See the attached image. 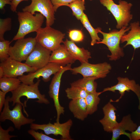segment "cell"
Here are the masks:
<instances>
[{
  "mask_svg": "<svg viewBox=\"0 0 140 140\" xmlns=\"http://www.w3.org/2000/svg\"><path fill=\"white\" fill-rule=\"evenodd\" d=\"M68 108L74 117L79 120H84L88 115L85 98L71 100L69 103Z\"/></svg>",
  "mask_w": 140,
  "mask_h": 140,
  "instance_id": "21",
  "label": "cell"
},
{
  "mask_svg": "<svg viewBox=\"0 0 140 140\" xmlns=\"http://www.w3.org/2000/svg\"><path fill=\"white\" fill-rule=\"evenodd\" d=\"M16 40L13 46L10 47L9 57L20 62L25 61L37 43L35 38H24Z\"/></svg>",
  "mask_w": 140,
  "mask_h": 140,
  "instance_id": "8",
  "label": "cell"
},
{
  "mask_svg": "<svg viewBox=\"0 0 140 140\" xmlns=\"http://www.w3.org/2000/svg\"><path fill=\"white\" fill-rule=\"evenodd\" d=\"M111 68L110 64L106 62L96 64L87 62L81 64L80 66L72 68L71 71L74 74H80L83 77L93 76L98 79L106 77Z\"/></svg>",
  "mask_w": 140,
  "mask_h": 140,
  "instance_id": "9",
  "label": "cell"
},
{
  "mask_svg": "<svg viewBox=\"0 0 140 140\" xmlns=\"http://www.w3.org/2000/svg\"><path fill=\"white\" fill-rule=\"evenodd\" d=\"M14 129L12 126L9 127L6 130L4 129L2 127L0 126V140H10L11 138L16 137L15 135H11L9 132L10 131H13L14 130Z\"/></svg>",
  "mask_w": 140,
  "mask_h": 140,
  "instance_id": "32",
  "label": "cell"
},
{
  "mask_svg": "<svg viewBox=\"0 0 140 140\" xmlns=\"http://www.w3.org/2000/svg\"><path fill=\"white\" fill-rule=\"evenodd\" d=\"M52 52L37 43L34 49L25 60V63L38 69L47 65Z\"/></svg>",
  "mask_w": 140,
  "mask_h": 140,
  "instance_id": "15",
  "label": "cell"
},
{
  "mask_svg": "<svg viewBox=\"0 0 140 140\" xmlns=\"http://www.w3.org/2000/svg\"><path fill=\"white\" fill-rule=\"evenodd\" d=\"M12 19L9 17L0 19V40H4V34L6 31L11 30L12 27Z\"/></svg>",
  "mask_w": 140,
  "mask_h": 140,
  "instance_id": "28",
  "label": "cell"
},
{
  "mask_svg": "<svg viewBox=\"0 0 140 140\" xmlns=\"http://www.w3.org/2000/svg\"><path fill=\"white\" fill-rule=\"evenodd\" d=\"M4 72L2 67L0 66V78L4 76Z\"/></svg>",
  "mask_w": 140,
  "mask_h": 140,
  "instance_id": "38",
  "label": "cell"
},
{
  "mask_svg": "<svg viewBox=\"0 0 140 140\" xmlns=\"http://www.w3.org/2000/svg\"><path fill=\"white\" fill-rule=\"evenodd\" d=\"M98 79L95 77H83L71 83V86L80 87L88 93L96 92L97 84L95 80Z\"/></svg>",
  "mask_w": 140,
  "mask_h": 140,
  "instance_id": "22",
  "label": "cell"
},
{
  "mask_svg": "<svg viewBox=\"0 0 140 140\" xmlns=\"http://www.w3.org/2000/svg\"><path fill=\"white\" fill-rule=\"evenodd\" d=\"M69 37L71 40L75 42L82 41L84 38V34L80 30H70L68 32Z\"/></svg>",
  "mask_w": 140,
  "mask_h": 140,
  "instance_id": "30",
  "label": "cell"
},
{
  "mask_svg": "<svg viewBox=\"0 0 140 140\" xmlns=\"http://www.w3.org/2000/svg\"><path fill=\"white\" fill-rule=\"evenodd\" d=\"M67 98L74 100L80 98H85L88 93L82 88L76 86H71L65 90Z\"/></svg>",
  "mask_w": 140,
  "mask_h": 140,
  "instance_id": "26",
  "label": "cell"
},
{
  "mask_svg": "<svg viewBox=\"0 0 140 140\" xmlns=\"http://www.w3.org/2000/svg\"><path fill=\"white\" fill-rule=\"evenodd\" d=\"M72 64H69L62 67L60 70L54 75L49 87L48 94L50 97L52 99L54 102V106L57 113V122L59 123L60 116L64 114V108L60 104L59 95L61 78L63 74L66 71L71 70Z\"/></svg>",
  "mask_w": 140,
  "mask_h": 140,
  "instance_id": "10",
  "label": "cell"
},
{
  "mask_svg": "<svg viewBox=\"0 0 140 140\" xmlns=\"http://www.w3.org/2000/svg\"><path fill=\"white\" fill-rule=\"evenodd\" d=\"M131 140H140V125L136 129L131 133Z\"/></svg>",
  "mask_w": 140,
  "mask_h": 140,
  "instance_id": "34",
  "label": "cell"
},
{
  "mask_svg": "<svg viewBox=\"0 0 140 140\" xmlns=\"http://www.w3.org/2000/svg\"><path fill=\"white\" fill-rule=\"evenodd\" d=\"M28 133L36 140H57L43 133L39 132L35 130L31 129L28 131Z\"/></svg>",
  "mask_w": 140,
  "mask_h": 140,
  "instance_id": "31",
  "label": "cell"
},
{
  "mask_svg": "<svg viewBox=\"0 0 140 140\" xmlns=\"http://www.w3.org/2000/svg\"><path fill=\"white\" fill-rule=\"evenodd\" d=\"M73 124L72 120L69 119L62 123L57 122L54 124L50 122L47 124H41L32 123L30 124V128L35 130H42L47 135H60L62 140H72V139L70 135V130Z\"/></svg>",
  "mask_w": 140,
  "mask_h": 140,
  "instance_id": "7",
  "label": "cell"
},
{
  "mask_svg": "<svg viewBox=\"0 0 140 140\" xmlns=\"http://www.w3.org/2000/svg\"><path fill=\"white\" fill-rule=\"evenodd\" d=\"M138 127L137 124L131 120L130 114L123 117L121 121L113 129L111 140H116L122 135L127 136L131 140V133L126 132L129 131L131 132L135 131Z\"/></svg>",
  "mask_w": 140,
  "mask_h": 140,
  "instance_id": "17",
  "label": "cell"
},
{
  "mask_svg": "<svg viewBox=\"0 0 140 140\" xmlns=\"http://www.w3.org/2000/svg\"><path fill=\"white\" fill-rule=\"evenodd\" d=\"M130 30L127 34H125L122 37L121 43L127 42L124 46L132 45L134 50L140 47V25L138 22L131 23L129 26Z\"/></svg>",
  "mask_w": 140,
  "mask_h": 140,
  "instance_id": "19",
  "label": "cell"
},
{
  "mask_svg": "<svg viewBox=\"0 0 140 140\" xmlns=\"http://www.w3.org/2000/svg\"><path fill=\"white\" fill-rule=\"evenodd\" d=\"M6 93L0 90V112L2 111V108L4 105L5 101V95Z\"/></svg>",
  "mask_w": 140,
  "mask_h": 140,
  "instance_id": "36",
  "label": "cell"
},
{
  "mask_svg": "<svg viewBox=\"0 0 140 140\" xmlns=\"http://www.w3.org/2000/svg\"><path fill=\"white\" fill-rule=\"evenodd\" d=\"M103 117L99 121L104 131L112 132L113 129L118 124L115 111L117 109L110 101L102 108Z\"/></svg>",
  "mask_w": 140,
  "mask_h": 140,
  "instance_id": "16",
  "label": "cell"
},
{
  "mask_svg": "<svg viewBox=\"0 0 140 140\" xmlns=\"http://www.w3.org/2000/svg\"><path fill=\"white\" fill-rule=\"evenodd\" d=\"M31 4L22 9L23 11H27L33 15L39 12L46 18V25L51 26L55 18V11L51 0H31Z\"/></svg>",
  "mask_w": 140,
  "mask_h": 140,
  "instance_id": "11",
  "label": "cell"
},
{
  "mask_svg": "<svg viewBox=\"0 0 140 140\" xmlns=\"http://www.w3.org/2000/svg\"><path fill=\"white\" fill-rule=\"evenodd\" d=\"M65 34L51 26L41 27L37 32V43L46 48L53 51L63 43Z\"/></svg>",
  "mask_w": 140,
  "mask_h": 140,
  "instance_id": "5",
  "label": "cell"
},
{
  "mask_svg": "<svg viewBox=\"0 0 140 140\" xmlns=\"http://www.w3.org/2000/svg\"><path fill=\"white\" fill-rule=\"evenodd\" d=\"M12 0H0V9L2 10L6 4L11 5Z\"/></svg>",
  "mask_w": 140,
  "mask_h": 140,
  "instance_id": "37",
  "label": "cell"
},
{
  "mask_svg": "<svg viewBox=\"0 0 140 140\" xmlns=\"http://www.w3.org/2000/svg\"><path fill=\"white\" fill-rule=\"evenodd\" d=\"M90 1H92L93 0H90Z\"/></svg>",
  "mask_w": 140,
  "mask_h": 140,
  "instance_id": "39",
  "label": "cell"
},
{
  "mask_svg": "<svg viewBox=\"0 0 140 140\" xmlns=\"http://www.w3.org/2000/svg\"><path fill=\"white\" fill-rule=\"evenodd\" d=\"M80 20L90 35L91 38V45L94 46L96 44L97 41H100L102 39L99 38L98 35V33H99L98 31L99 27L96 29L94 28L90 23L87 15L84 13Z\"/></svg>",
  "mask_w": 140,
  "mask_h": 140,
  "instance_id": "25",
  "label": "cell"
},
{
  "mask_svg": "<svg viewBox=\"0 0 140 140\" xmlns=\"http://www.w3.org/2000/svg\"><path fill=\"white\" fill-rule=\"evenodd\" d=\"M85 0H75L68 5L72 11V14L78 20H80L85 10Z\"/></svg>",
  "mask_w": 140,
  "mask_h": 140,
  "instance_id": "27",
  "label": "cell"
},
{
  "mask_svg": "<svg viewBox=\"0 0 140 140\" xmlns=\"http://www.w3.org/2000/svg\"><path fill=\"white\" fill-rule=\"evenodd\" d=\"M17 15L19 27L12 41L24 38L30 33L36 32L41 27L45 17L40 13H36L34 15L29 12L19 11Z\"/></svg>",
  "mask_w": 140,
  "mask_h": 140,
  "instance_id": "3",
  "label": "cell"
},
{
  "mask_svg": "<svg viewBox=\"0 0 140 140\" xmlns=\"http://www.w3.org/2000/svg\"><path fill=\"white\" fill-rule=\"evenodd\" d=\"M99 1L114 17L117 22V29H120L123 26L128 25L133 18L130 11L132 5L131 3L121 0L119 1L118 4H115L113 0Z\"/></svg>",
  "mask_w": 140,
  "mask_h": 140,
  "instance_id": "4",
  "label": "cell"
},
{
  "mask_svg": "<svg viewBox=\"0 0 140 140\" xmlns=\"http://www.w3.org/2000/svg\"><path fill=\"white\" fill-rule=\"evenodd\" d=\"M64 66L58 64L49 62L45 66L38 69L35 71L19 76L18 78L22 83L29 85L34 84V79L35 78L38 79L40 77H42V79L44 82H47L50 80L52 75L55 74Z\"/></svg>",
  "mask_w": 140,
  "mask_h": 140,
  "instance_id": "12",
  "label": "cell"
},
{
  "mask_svg": "<svg viewBox=\"0 0 140 140\" xmlns=\"http://www.w3.org/2000/svg\"><path fill=\"white\" fill-rule=\"evenodd\" d=\"M63 43L72 57L75 60H79L81 64L88 62L89 59L91 58L89 51L83 48L78 47L74 41L66 39Z\"/></svg>",
  "mask_w": 140,
  "mask_h": 140,
  "instance_id": "18",
  "label": "cell"
},
{
  "mask_svg": "<svg viewBox=\"0 0 140 140\" xmlns=\"http://www.w3.org/2000/svg\"><path fill=\"white\" fill-rule=\"evenodd\" d=\"M130 29V26H124L119 30L114 29L108 33H105L99 27L98 32L102 34L103 39L101 41H97L96 44H103L107 47L111 53L110 55H107L109 60L116 61L124 56L123 49L120 46V42L122 36Z\"/></svg>",
  "mask_w": 140,
  "mask_h": 140,
  "instance_id": "2",
  "label": "cell"
},
{
  "mask_svg": "<svg viewBox=\"0 0 140 140\" xmlns=\"http://www.w3.org/2000/svg\"><path fill=\"white\" fill-rule=\"evenodd\" d=\"M75 0H51L55 12L59 8L63 6H68L69 4Z\"/></svg>",
  "mask_w": 140,
  "mask_h": 140,
  "instance_id": "33",
  "label": "cell"
},
{
  "mask_svg": "<svg viewBox=\"0 0 140 140\" xmlns=\"http://www.w3.org/2000/svg\"><path fill=\"white\" fill-rule=\"evenodd\" d=\"M40 81L38 79L35 83L30 85L22 83L16 89L11 92L12 96L9 97V102H12V106L17 103L22 104L23 111L27 117L29 115L25 107H26V102L29 99H37L38 100L36 102L39 103L48 104L50 103L45 95L41 94L39 90V86Z\"/></svg>",
  "mask_w": 140,
  "mask_h": 140,
  "instance_id": "1",
  "label": "cell"
},
{
  "mask_svg": "<svg viewBox=\"0 0 140 140\" xmlns=\"http://www.w3.org/2000/svg\"><path fill=\"white\" fill-rule=\"evenodd\" d=\"M117 83L110 87L104 88L102 91V93L109 91L115 92L116 91H119L120 95V97L115 101L110 100V102H118L124 96L125 92H133L137 96L139 101L138 109L140 110V86L136 84L134 80H130L127 78L120 77L117 78Z\"/></svg>",
  "mask_w": 140,
  "mask_h": 140,
  "instance_id": "13",
  "label": "cell"
},
{
  "mask_svg": "<svg viewBox=\"0 0 140 140\" xmlns=\"http://www.w3.org/2000/svg\"><path fill=\"white\" fill-rule=\"evenodd\" d=\"M76 60L72 57L64 45H60L52 51L49 62H53L65 66L72 64Z\"/></svg>",
  "mask_w": 140,
  "mask_h": 140,
  "instance_id": "20",
  "label": "cell"
},
{
  "mask_svg": "<svg viewBox=\"0 0 140 140\" xmlns=\"http://www.w3.org/2000/svg\"><path fill=\"white\" fill-rule=\"evenodd\" d=\"M29 0H12L10 5V9L13 12H16L18 4L22 2Z\"/></svg>",
  "mask_w": 140,
  "mask_h": 140,
  "instance_id": "35",
  "label": "cell"
},
{
  "mask_svg": "<svg viewBox=\"0 0 140 140\" xmlns=\"http://www.w3.org/2000/svg\"><path fill=\"white\" fill-rule=\"evenodd\" d=\"M18 78L3 76L0 78V89L6 93L16 89L21 84Z\"/></svg>",
  "mask_w": 140,
  "mask_h": 140,
  "instance_id": "23",
  "label": "cell"
},
{
  "mask_svg": "<svg viewBox=\"0 0 140 140\" xmlns=\"http://www.w3.org/2000/svg\"><path fill=\"white\" fill-rule=\"evenodd\" d=\"M7 96L5 100L3 111L1 112L0 121L4 122L9 120L13 124L15 128L20 130L22 125L31 124L35 121V120L25 117L22 111V106L21 104L17 103L12 110H10L9 104V98Z\"/></svg>",
  "mask_w": 140,
  "mask_h": 140,
  "instance_id": "6",
  "label": "cell"
},
{
  "mask_svg": "<svg viewBox=\"0 0 140 140\" xmlns=\"http://www.w3.org/2000/svg\"><path fill=\"white\" fill-rule=\"evenodd\" d=\"M11 42L4 40L0 41V59L1 62L3 61L9 57V52Z\"/></svg>",
  "mask_w": 140,
  "mask_h": 140,
  "instance_id": "29",
  "label": "cell"
},
{
  "mask_svg": "<svg viewBox=\"0 0 140 140\" xmlns=\"http://www.w3.org/2000/svg\"><path fill=\"white\" fill-rule=\"evenodd\" d=\"M102 92L88 93L85 98L88 114L91 115L97 110L98 106L100 101L99 95Z\"/></svg>",
  "mask_w": 140,
  "mask_h": 140,
  "instance_id": "24",
  "label": "cell"
},
{
  "mask_svg": "<svg viewBox=\"0 0 140 140\" xmlns=\"http://www.w3.org/2000/svg\"><path fill=\"white\" fill-rule=\"evenodd\" d=\"M4 72V76L16 78L23 75L25 72L32 73L38 69L32 67L26 63H22L10 58L1 62Z\"/></svg>",
  "mask_w": 140,
  "mask_h": 140,
  "instance_id": "14",
  "label": "cell"
}]
</instances>
